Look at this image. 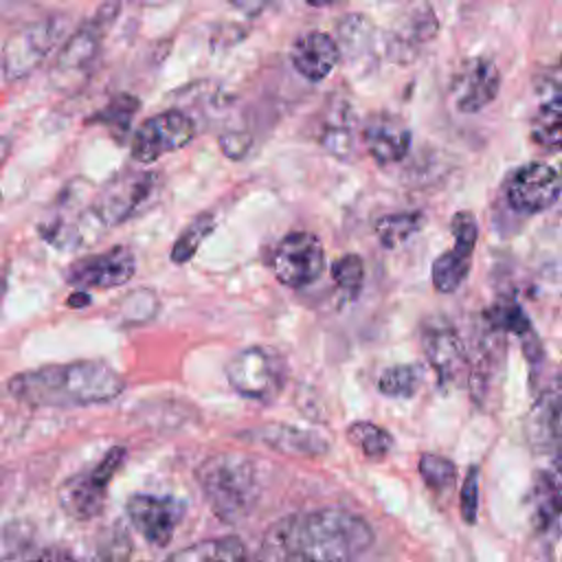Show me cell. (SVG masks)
Instances as JSON below:
<instances>
[{
	"label": "cell",
	"instance_id": "33",
	"mask_svg": "<svg viewBox=\"0 0 562 562\" xmlns=\"http://www.w3.org/2000/svg\"><path fill=\"white\" fill-rule=\"evenodd\" d=\"M331 279L336 281V288L347 294L349 299H356L362 281H364V263L358 255H345L331 266Z\"/></svg>",
	"mask_w": 562,
	"mask_h": 562
},
{
	"label": "cell",
	"instance_id": "9",
	"mask_svg": "<svg viewBox=\"0 0 562 562\" xmlns=\"http://www.w3.org/2000/svg\"><path fill=\"white\" fill-rule=\"evenodd\" d=\"M193 136V119L187 112L171 108L140 123L132 138V156L140 162H154L169 151L182 149Z\"/></svg>",
	"mask_w": 562,
	"mask_h": 562
},
{
	"label": "cell",
	"instance_id": "21",
	"mask_svg": "<svg viewBox=\"0 0 562 562\" xmlns=\"http://www.w3.org/2000/svg\"><path fill=\"white\" fill-rule=\"evenodd\" d=\"M257 441L270 446L272 450L285 452V454H303V457H316L327 450V443L316 432L285 426V424H270L252 432Z\"/></svg>",
	"mask_w": 562,
	"mask_h": 562
},
{
	"label": "cell",
	"instance_id": "36",
	"mask_svg": "<svg viewBox=\"0 0 562 562\" xmlns=\"http://www.w3.org/2000/svg\"><path fill=\"white\" fill-rule=\"evenodd\" d=\"M220 147H222V151H224L228 158L239 160V158H244V156L248 154V149H250V138H248L246 134H239V132H228V134H224V136L220 138Z\"/></svg>",
	"mask_w": 562,
	"mask_h": 562
},
{
	"label": "cell",
	"instance_id": "18",
	"mask_svg": "<svg viewBox=\"0 0 562 562\" xmlns=\"http://www.w3.org/2000/svg\"><path fill=\"white\" fill-rule=\"evenodd\" d=\"M290 61L303 79L318 83L331 75L340 61V53L331 35L323 31H307L294 40L290 48Z\"/></svg>",
	"mask_w": 562,
	"mask_h": 562
},
{
	"label": "cell",
	"instance_id": "27",
	"mask_svg": "<svg viewBox=\"0 0 562 562\" xmlns=\"http://www.w3.org/2000/svg\"><path fill=\"white\" fill-rule=\"evenodd\" d=\"M347 437L371 461L386 457L393 448V437L373 422H353L347 428Z\"/></svg>",
	"mask_w": 562,
	"mask_h": 562
},
{
	"label": "cell",
	"instance_id": "26",
	"mask_svg": "<svg viewBox=\"0 0 562 562\" xmlns=\"http://www.w3.org/2000/svg\"><path fill=\"white\" fill-rule=\"evenodd\" d=\"M470 255H463L454 248L441 252L432 263V285L446 294L459 290L470 272Z\"/></svg>",
	"mask_w": 562,
	"mask_h": 562
},
{
	"label": "cell",
	"instance_id": "29",
	"mask_svg": "<svg viewBox=\"0 0 562 562\" xmlns=\"http://www.w3.org/2000/svg\"><path fill=\"white\" fill-rule=\"evenodd\" d=\"M422 384V373L415 364H393L380 373L378 389L389 397H411Z\"/></svg>",
	"mask_w": 562,
	"mask_h": 562
},
{
	"label": "cell",
	"instance_id": "7",
	"mask_svg": "<svg viewBox=\"0 0 562 562\" xmlns=\"http://www.w3.org/2000/svg\"><path fill=\"white\" fill-rule=\"evenodd\" d=\"M116 11L119 4L99 7V11L66 40L53 66V79L57 81V86H77L90 72L99 55L101 40L108 26L114 22Z\"/></svg>",
	"mask_w": 562,
	"mask_h": 562
},
{
	"label": "cell",
	"instance_id": "13",
	"mask_svg": "<svg viewBox=\"0 0 562 562\" xmlns=\"http://www.w3.org/2000/svg\"><path fill=\"white\" fill-rule=\"evenodd\" d=\"M125 509L134 529L154 547L171 542L184 514V505L178 498L154 494H132Z\"/></svg>",
	"mask_w": 562,
	"mask_h": 562
},
{
	"label": "cell",
	"instance_id": "37",
	"mask_svg": "<svg viewBox=\"0 0 562 562\" xmlns=\"http://www.w3.org/2000/svg\"><path fill=\"white\" fill-rule=\"evenodd\" d=\"M29 562H77L68 551H61V549H48L44 553H40L37 558L29 560Z\"/></svg>",
	"mask_w": 562,
	"mask_h": 562
},
{
	"label": "cell",
	"instance_id": "23",
	"mask_svg": "<svg viewBox=\"0 0 562 562\" xmlns=\"http://www.w3.org/2000/svg\"><path fill=\"white\" fill-rule=\"evenodd\" d=\"M533 501V518L540 531H555L560 516V487L558 479L551 472H538L531 490Z\"/></svg>",
	"mask_w": 562,
	"mask_h": 562
},
{
	"label": "cell",
	"instance_id": "11",
	"mask_svg": "<svg viewBox=\"0 0 562 562\" xmlns=\"http://www.w3.org/2000/svg\"><path fill=\"white\" fill-rule=\"evenodd\" d=\"M505 195L509 206L518 213H542L560 198L558 171L547 162H529L512 173Z\"/></svg>",
	"mask_w": 562,
	"mask_h": 562
},
{
	"label": "cell",
	"instance_id": "20",
	"mask_svg": "<svg viewBox=\"0 0 562 562\" xmlns=\"http://www.w3.org/2000/svg\"><path fill=\"white\" fill-rule=\"evenodd\" d=\"M327 116L321 123L318 143L340 160H347L356 151V112L349 103H331Z\"/></svg>",
	"mask_w": 562,
	"mask_h": 562
},
{
	"label": "cell",
	"instance_id": "5",
	"mask_svg": "<svg viewBox=\"0 0 562 562\" xmlns=\"http://www.w3.org/2000/svg\"><path fill=\"white\" fill-rule=\"evenodd\" d=\"M64 31L66 20L61 15L40 18L13 31L0 48V70L4 79L18 81L31 75L57 46Z\"/></svg>",
	"mask_w": 562,
	"mask_h": 562
},
{
	"label": "cell",
	"instance_id": "16",
	"mask_svg": "<svg viewBox=\"0 0 562 562\" xmlns=\"http://www.w3.org/2000/svg\"><path fill=\"white\" fill-rule=\"evenodd\" d=\"M362 140L375 162L391 165L400 162L408 154L411 130L400 116L391 112H375L362 125Z\"/></svg>",
	"mask_w": 562,
	"mask_h": 562
},
{
	"label": "cell",
	"instance_id": "10",
	"mask_svg": "<svg viewBox=\"0 0 562 562\" xmlns=\"http://www.w3.org/2000/svg\"><path fill=\"white\" fill-rule=\"evenodd\" d=\"M325 266V250L314 233H290L285 235L272 259L277 279L288 288H303L316 281Z\"/></svg>",
	"mask_w": 562,
	"mask_h": 562
},
{
	"label": "cell",
	"instance_id": "22",
	"mask_svg": "<svg viewBox=\"0 0 562 562\" xmlns=\"http://www.w3.org/2000/svg\"><path fill=\"white\" fill-rule=\"evenodd\" d=\"M165 562H248L246 544L235 536H222L193 542Z\"/></svg>",
	"mask_w": 562,
	"mask_h": 562
},
{
	"label": "cell",
	"instance_id": "8",
	"mask_svg": "<svg viewBox=\"0 0 562 562\" xmlns=\"http://www.w3.org/2000/svg\"><path fill=\"white\" fill-rule=\"evenodd\" d=\"M158 173L151 171H130L116 176L92 202L97 217L103 228L123 224L136 217L156 195H158Z\"/></svg>",
	"mask_w": 562,
	"mask_h": 562
},
{
	"label": "cell",
	"instance_id": "25",
	"mask_svg": "<svg viewBox=\"0 0 562 562\" xmlns=\"http://www.w3.org/2000/svg\"><path fill=\"white\" fill-rule=\"evenodd\" d=\"M560 86L551 90V94L538 105V112L531 121V138L549 151L560 147Z\"/></svg>",
	"mask_w": 562,
	"mask_h": 562
},
{
	"label": "cell",
	"instance_id": "3",
	"mask_svg": "<svg viewBox=\"0 0 562 562\" xmlns=\"http://www.w3.org/2000/svg\"><path fill=\"white\" fill-rule=\"evenodd\" d=\"M211 512L222 522H239L252 514L261 496L255 463L237 452H220L202 461L195 472Z\"/></svg>",
	"mask_w": 562,
	"mask_h": 562
},
{
	"label": "cell",
	"instance_id": "31",
	"mask_svg": "<svg viewBox=\"0 0 562 562\" xmlns=\"http://www.w3.org/2000/svg\"><path fill=\"white\" fill-rule=\"evenodd\" d=\"M138 99L132 94H116L114 99H110V103L97 112L90 121L99 123V125H108L112 130H116L119 134H125L130 130V123L134 119V114L138 112Z\"/></svg>",
	"mask_w": 562,
	"mask_h": 562
},
{
	"label": "cell",
	"instance_id": "30",
	"mask_svg": "<svg viewBox=\"0 0 562 562\" xmlns=\"http://www.w3.org/2000/svg\"><path fill=\"white\" fill-rule=\"evenodd\" d=\"M487 323L492 325V329H503V331H512L520 338H529L531 331V323L525 316L522 307L514 301V299H505L501 303H496L487 314H485Z\"/></svg>",
	"mask_w": 562,
	"mask_h": 562
},
{
	"label": "cell",
	"instance_id": "6",
	"mask_svg": "<svg viewBox=\"0 0 562 562\" xmlns=\"http://www.w3.org/2000/svg\"><path fill=\"white\" fill-rule=\"evenodd\" d=\"M125 461V448H110L97 465L86 472L70 476L59 490L61 509L75 520H90L101 514L108 496V485L114 479L116 470Z\"/></svg>",
	"mask_w": 562,
	"mask_h": 562
},
{
	"label": "cell",
	"instance_id": "15",
	"mask_svg": "<svg viewBox=\"0 0 562 562\" xmlns=\"http://www.w3.org/2000/svg\"><path fill=\"white\" fill-rule=\"evenodd\" d=\"M422 347L428 364L441 384L457 380L465 369V347L457 329L446 321H430L422 331Z\"/></svg>",
	"mask_w": 562,
	"mask_h": 562
},
{
	"label": "cell",
	"instance_id": "4",
	"mask_svg": "<svg viewBox=\"0 0 562 562\" xmlns=\"http://www.w3.org/2000/svg\"><path fill=\"white\" fill-rule=\"evenodd\" d=\"M285 360L283 356L263 345H252L246 349H239L228 362H226V378L231 386L259 404H270L279 397V393L285 386Z\"/></svg>",
	"mask_w": 562,
	"mask_h": 562
},
{
	"label": "cell",
	"instance_id": "12",
	"mask_svg": "<svg viewBox=\"0 0 562 562\" xmlns=\"http://www.w3.org/2000/svg\"><path fill=\"white\" fill-rule=\"evenodd\" d=\"M136 272V257L127 246H112L103 252L88 255L66 270V281L75 288H116L127 283Z\"/></svg>",
	"mask_w": 562,
	"mask_h": 562
},
{
	"label": "cell",
	"instance_id": "32",
	"mask_svg": "<svg viewBox=\"0 0 562 562\" xmlns=\"http://www.w3.org/2000/svg\"><path fill=\"white\" fill-rule=\"evenodd\" d=\"M419 474L424 479V483L435 490V492H443L448 490L454 479H457V465L446 459V457H439V454H422L419 457Z\"/></svg>",
	"mask_w": 562,
	"mask_h": 562
},
{
	"label": "cell",
	"instance_id": "2",
	"mask_svg": "<svg viewBox=\"0 0 562 562\" xmlns=\"http://www.w3.org/2000/svg\"><path fill=\"white\" fill-rule=\"evenodd\" d=\"M123 389V378L103 360L46 364L15 373L7 382V391L11 397L40 408L105 404L119 397Z\"/></svg>",
	"mask_w": 562,
	"mask_h": 562
},
{
	"label": "cell",
	"instance_id": "38",
	"mask_svg": "<svg viewBox=\"0 0 562 562\" xmlns=\"http://www.w3.org/2000/svg\"><path fill=\"white\" fill-rule=\"evenodd\" d=\"M9 151H11V140L7 136H0V167L9 158Z\"/></svg>",
	"mask_w": 562,
	"mask_h": 562
},
{
	"label": "cell",
	"instance_id": "14",
	"mask_svg": "<svg viewBox=\"0 0 562 562\" xmlns=\"http://www.w3.org/2000/svg\"><path fill=\"white\" fill-rule=\"evenodd\" d=\"M501 88V72L487 57H472L459 64L450 81L454 108L463 114L481 112L490 105Z\"/></svg>",
	"mask_w": 562,
	"mask_h": 562
},
{
	"label": "cell",
	"instance_id": "19",
	"mask_svg": "<svg viewBox=\"0 0 562 562\" xmlns=\"http://www.w3.org/2000/svg\"><path fill=\"white\" fill-rule=\"evenodd\" d=\"M338 46L340 57H345L347 66L358 68L373 64L375 46H378V33L375 26L360 13L345 15L338 22V37L334 40Z\"/></svg>",
	"mask_w": 562,
	"mask_h": 562
},
{
	"label": "cell",
	"instance_id": "24",
	"mask_svg": "<svg viewBox=\"0 0 562 562\" xmlns=\"http://www.w3.org/2000/svg\"><path fill=\"white\" fill-rule=\"evenodd\" d=\"M424 222H426V217L422 211L391 213V215H384L375 224V237L382 248L395 250V248L404 246L411 237H415L422 231Z\"/></svg>",
	"mask_w": 562,
	"mask_h": 562
},
{
	"label": "cell",
	"instance_id": "1",
	"mask_svg": "<svg viewBox=\"0 0 562 562\" xmlns=\"http://www.w3.org/2000/svg\"><path fill=\"white\" fill-rule=\"evenodd\" d=\"M373 544L371 525L347 509L323 507L277 522L266 536V562H353Z\"/></svg>",
	"mask_w": 562,
	"mask_h": 562
},
{
	"label": "cell",
	"instance_id": "35",
	"mask_svg": "<svg viewBox=\"0 0 562 562\" xmlns=\"http://www.w3.org/2000/svg\"><path fill=\"white\" fill-rule=\"evenodd\" d=\"M461 503H459V509H461V516L468 525L476 522V509H479V470L476 468H470L465 479H463V485H461Z\"/></svg>",
	"mask_w": 562,
	"mask_h": 562
},
{
	"label": "cell",
	"instance_id": "28",
	"mask_svg": "<svg viewBox=\"0 0 562 562\" xmlns=\"http://www.w3.org/2000/svg\"><path fill=\"white\" fill-rule=\"evenodd\" d=\"M215 217L211 213H200L173 241L171 248V261L173 263H187L200 248V244L206 239V235L213 233Z\"/></svg>",
	"mask_w": 562,
	"mask_h": 562
},
{
	"label": "cell",
	"instance_id": "17",
	"mask_svg": "<svg viewBox=\"0 0 562 562\" xmlns=\"http://www.w3.org/2000/svg\"><path fill=\"white\" fill-rule=\"evenodd\" d=\"M437 29L439 24L432 11L428 7H415L393 26L389 37L384 40V50L393 61L408 64L419 55L424 44L435 37Z\"/></svg>",
	"mask_w": 562,
	"mask_h": 562
},
{
	"label": "cell",
	"instance_id": "34",
	"mask_svg": "<svg viewBox=\"0 0 562 562\" xmlns=\"http://www.w3.org/2000/svg\"><path fill=\"white\" fill-rule=\"evenodd\" d=\"M450 231H452V239H454V250L470 255L474 252L476 239H479V224L476 217L470 211H459L452 222H450Z\"/></svg>",
	"mask_w": 562,
	"mask_h": 562
}]
</instances>
